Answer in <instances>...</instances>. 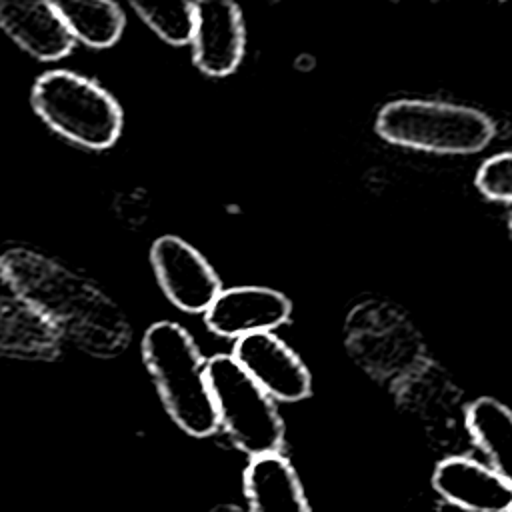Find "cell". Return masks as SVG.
Listing matches in <instances>:
<instances>
[{"label": "cell", "mask_w": 512, "mask_h": 512, "mask_svg": "<svg viewBox=\"0 0 512 512\" xmlns=\"http://www.w3.org/2000/svg\"><path fill=\"white\" fill-rule=\"evenodd\" d=\"M0 280L62 340L90 356H120L132 340L128 316L98 284L42 252L2 250Z\"/></svg>", "instance_id": "obj_1"}, {"label": "cell", "mask_w": 512, "mask_h": 512, "mask_svg": "<svg viewBox=\"0 0 512 512\" xmlns=\"http://www.w3.org/2000/svg\"><path fill=\"white\" fill-rule=\"evenodd\" d=\"M142 360L168 416L186 434L204 438L220 428L206 358L184 326L170 320L150 324L142 336Z\"/></svg>", "instance_id": "obj_2"}, {"label": "cell", "mask_w": 512, "mask_h": 512, "mask_svg": "<svg viewBox=\"0 0 512 512\" xmlns=\"http://www.w3.org/2000/svg\"><path fill=\"white\" fill-rule=\"evenodd\" d=\"M30 102L50 130L88 150L112 148L124 128L120 102L102 84L72 70L40 74Z\"/></svg>", "instance_id": "obj_3"}, {"label": "cell", "mask_w": 512, "mask_h": 512, "mask_svg": "<svg viewBox=\"0 0 512 512\" xmlns=\"http://www.w3.org/2000/svg\"><path fill=\"white\" fill-rule=\"evenodd\" d=\"M374 128L390 144L432 154H476L496 136L492 118L476 108L418 98L384 104Z\"/></svg>", "instance_id": "obj_4"}, {"label": "cell", "mask_w": 512, "mask_h": 512, "mask_svg": "<svg viewBox=\"0 0 512 512\" xmlns=\"http://www.w3.org/2000/svg\"><path fill=\"white\" fill-rule=\"evenodd\" d=\"M206 372L218 422L232 442L250 458L280 452L284 446V420L276 402L232 354L208 358Z\"/></svg>", "instance_id": "obj_5"}, {"label": "cell", "mask_w": 512, "mask_h": 512, "mask_svg": "<svg viewBox=\"0 0 512 512\" xmlns=\"http://www.w3.org/2000/svg\"><path fill=\"white\" fill-rule=\"evenodd\" d=\"M154 276L166 298L188 314H204L222 292L212 264L186 240L164 234L150 248Z\"/></svg>", "instance_id": "obj_6"}, {"label": "cell", "mask_w": 512, "mask_h": 512, "mask_svg": "<svg viewBox=\"0 0 512 512\" xmlns=\"http://www.w3.org/2000/svg\"><path fill=\"white\" fill-rule=\"evenodd\" d=\"M232 358L274 402H298L312 392V378L306 364L274 332L238 338Z\"/></svg>", "instance_id": "obj_7"}, {"label": "cell", "mask_w": 512, "mask_h": 512, "mask_svg": "<svg viewBox=\"0 0 512 512\" xmlns=\"http://www.w3.org/2000/svg\"><path fill=\"white\" fill-rule=\"evenodd\" d=\"M194 64L212 78L232 74L242 62L246 28L238 4L230 0L194 2Z\"/></svg>", "instance_id": "obj_8"}, {"label": "cell", "mask_w": 512, "mask_h": 512, "mask_svg": "<svg viewBox=\"0 0 512 512\" xmlns=\"http://www.w3.org/2000/svg\"><path fill=\"white\" fill-rule=\"evenodd\" d=\"M292 302L278 290L266 286L222 288L204 312L206 326L222 338H244L272 332L288 322Z\"/></svg>", "instance_id": "obj_9"}, {"label": "cell", "mask_w": 512, "mask_h": 512, "mask_svg": "<svg viewBox=\"0 0 512 512\" xmlns=\"http://www.w3.org/2000/svg\"><path fill=\"white\" fill-rule=\"evenodd\" d=\"M432 488L438 496L466 512H506L512 486L490 466L466 456H450L436 464Z\"/></svg>", "instance_id": "obj_10"}, {"label": "cell", "mask_w": 512, "mask_h": 512, "mask_svg": "<svg viewBox=\"0 0 512 512\" xmlns=\"http://www.w3.org/2000/svg\"><path fill=\"white\" fill-rule=\"evenodd\" d=\"M0 28L42 62L62 60L76 44L54 2H0Z\"/></svg>", "instance_id": "obj_11"}, {"label": "cell", "mask_w": 512, "mask_h": 512, "mask_svg": "<svg viewBox=\"0 0 512 512\" xmlns=\"http://www.w3.org/2000/svg\"><path fill=\"white\" fill-rule=\"evenodd\" d=\"M244 494L250 512H312L294 466L280 452L250 458Z\"/></svg>", "instance_id": "obj_12"}, {"label": "cell", "mask_w": 512, "mask_h": 512, "mask_svg": "<svg viewBox=\"0 0 512 512\" xmlns=\"http://www.w3.org/2000/svg\"><path fill=\"white\" fill-rule=\"evenodd\" d=\"M62 352L58 332L16 296H0V358L50 362Z\"/></svg>", "instance_id": "obj_13"}, {"label": "cell", "mask_w": 512, "mask_h": 512, "mask_svg": "<svg viewBox=\"0 0 512 512\" xmlns=\"http://www.w3.org/2000/svg\"><path fill=\"white\" fill-rule=\"evenodd\" d=\"M466 428L490 460V468L512 486V410L482 396L466 408Z\"/></svg>", "instance_id": "obj_14"}, {"label": "cell", "mask_w": 512, "mask_h": 512, "mask_svg": "<svg viewBox=\"0 0 512 512\" xmlns=\"http://www.w3.org/2000/svg\"><path fill=\"white\" fill-rule=\"evenodd\" d=\"M54 6L68 26L74 42L88 48H110L124 34L126 14L116 2L70 0L54 2Z\"/></svg>", "instance_id": "obj_15"}, {"label": "cell", "mask_w": 512, "mask_h": 512, "mask_svg": "<svg viewBox=\"0 0 512 512\" xmlns=\"http://www.w3.org/2000/svg\"><path fill=\"white\" fill-rule=\"evenodd\" d=\"M136 16L164 42L172 46H184L192 42L194 34V2L170 0V2H132Z\"/></svg>", "instance_id": "obj_16"}, {"label": "cell", "mask_w": 512, "mask_h": 512, "mask_svg": "<svg viewBox=\"0 0 512 512\" xmlns=\"http://www.w3.org/2000/svg\"><path fill=\"white\" fill-rule=\"evenodd\" d=\"M476 188L490 200L512 202V152L490 156L476 172Z\"/></svg>", "instance_id": "obj_17"}, {"label": "cell", "mask_w": 512, "mask_h": 512, "mask_svg": "<svg viewBox=\"0 0 512 512\" xmlns=\"http://www.w3.org/2000/svg\"><path fill=\"white\" fill-rule=\"evenodd\" d=\"M210 512H250L248 508H242L238 504H218Z\"/></svg>", "instance_id": "obj_18"}, {"label": "cell", "mask_w": 512, "mask_h": 512, "mask_svg": "<svg viewBox=\"0 0 512 512\" xmlns=\"http://www.w3.org/2000/svg\"><path fill=\"white\" fill-rule=\"evenodd\" d=\"M508 228H510V232H512V214H510V220H508Z\"/></svg>", "instance_id": "obj_19"}, {"label": "cell", "mask_w": 512, "mask_h": 512, "mask_svg": "<svg viewBox=\"0 0 512 512\" xmlns=\"http://www.w3.org/2000/svg\"><path fill=\"white\" fill-rule=\"evenodd\" d=\"M506 512H512V506H510V508H508V510H506Z\"/></svg>", "instance_id": "obj_20"}]
</instances>
